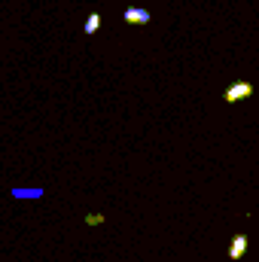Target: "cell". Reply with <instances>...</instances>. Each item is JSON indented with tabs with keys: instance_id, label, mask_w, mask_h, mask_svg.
<instances>
[{
	"instance_id": "1",
	"label": "cell",
	"mask_w": 259,
	"mask_h": 262,
	"mask_svg": "<svg viewBox=\"0 0 259 262\" xmlns=\"http://www.w3.org/2000/svg\"><path fill=\"white\" fill-rule=\"evenodd\" d=\"M253 92H256V89H253L250 82H232V85L226 89V95H223V98H226L229 104H235V101H244V98H250Z\"/></svg>"
},
{
	"instance_id": "2",
	"label": "cell",
	"mask_w": 259,
	"mask_h": 262,
	"mask_svg": "<svg viewBox=\"0 0 259 262\" xmlns=\"http://www.w3.org/2000/svg\"><path fill=\"white\" fill-rule=\"evenodd\" d=\"M122 18H125L128 25H146V21H149V12H146L143 6H128V9L122 12Z\"/></svg>"
},
{
	"instance_id": "3",
	"label": "cell",
	"mask_w": 259,
	"mask_h": 262,
	"mask_svg": "<svg viewBox=\"0 0 259 262\" xmlns=\"http://www.w3.org/2000/svg\"><path fill=\"white\" fill-rule=\"evenodd\" d=\"M247 244H250V241H247V235H235V238H232V244H229V256H232V259H241V256L247 253Z\"/></svg>"
},
{
	"instance_id": "4",
	"label": "cell",
	"mask_w": 259,
	"mask_h": 262,
	"mask_svg": "<svg viewBox=\"0 0 259 262\" xmlns=\"http://www.w3.org/2000/svg\"><path fill=\"white\" fill-rule=\"evenodd\" d=\"M98 28H101V15H98V12H92V15L85 18V34H95Z\"/></svg>"
},
{
	"instance_id": "5",
	"label": "cell",
	"mask_w": 259,
	"mask_h": 262,
	"mask_svg": "<svg viewBox=\"0 0 259 262\" xmlns=\"http://www.w3.org/2000/svg\"><path fill=\"white\" fill-rule=\"evenodd\" d=\"M12 195L15 198H40L43 192L40 189H12Z\"/></svg>"
}]
</instances>
